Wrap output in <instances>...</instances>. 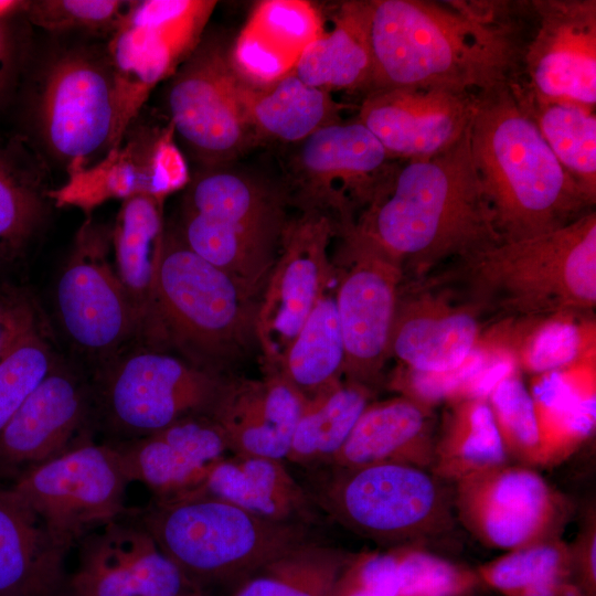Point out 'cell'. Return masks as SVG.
Listing matches in <instances>:
<instances>
[{"mask_svg":"<svg viewBox=\"0 0 596 596\" xmlns=\"http://www.w3.org/2000/svg\"><path fill=\"white\" fill-rule=\"evenodd\" d=\"M567 316L553 317L538 329L523 351V364L533 372H546L567 365L577 358L581 336Z\"/></svg>","mask_w":596,"mask_h":596,"instance_id":"cell-48","label":"cell"},{"mask_svg":"<svg viewBox=\"0 0 596 596\" xmlns=\"http://www.w3.org/2000/svg\"><path fill=\"white\" fill-rule=\"evenodd\" d=\"M230 47L220 39H202L168 91L170 124L203 168L230 164L258 142Z\"/></svg>","mask_w":596,"mask_h":596,"instance_id":"cell-11","label":"cell"},{"mask_svg":"<svg viewBox=\"0 0 596 596\" xmlns=\"http://www.w3.org/2000/svg\"><path fill=\"white\" fill-rule=\"evenodd\" d=\"M86 408L84 386L53 366L0 432V476H20L71 448Z\"/></svg>","mask_w":596,"mask_h":596,"instance_id":"cell-26","label":"cell"},{"mask_svg":"<svg viewBox=\"0 0 596 596\" xmlns=\"http://www.w3.org/2000/svg\"><path fill=\"white\" fill-rule=\"evenodd\" d=\"M180 596H207V595H205V594H204L203 592H201V590H196V589H195V590L188 592V593H185V594H183V595H180Z\"/></svg>","mask_w":596,"mask_h":596,"instance_id":"cell-53","label":"cell"},{"mask_svg":"<svg viewBox=\"0 0 596 596\" xmlns=\"http://www.w3.org/2000/svg\"><path fill=\"white\" fill-rule=\"evenodd\" d=\"M573 558L551 542H535L481 566L478 577L504 596L554 578L571 577Z\"/></svg>","mask_w":596,"mask_h":596,"instance_id":"cell-41","label":"cell"},{"mask_svg":"<svg viewBox=\"0 0 596 596\" xmlns=\"http://www.w3.org/2000/svg\"><path fill=\"white\" fill-rule=\"evenodd\" d=\"M350 557L312 539L263 564L228 596H326Z\"/></svg>","mask_w":596,"mask_h":596,"instance_id":"cell-38","label":"cell"},{"mask_svg":"<svg viewBox=\"0 0 596 596\" xmlns=\"http://www.w3.org/2000/svg\"><path fill=\"white\" fill-rule=\"evenodd\" d=\"M513 92L547 146L584 192L596 200L595 108L564 100H539L517 82Z\"/></svg>","mask_w":596,"mask_h":596,"instance_id":"cell-36","label":"cell"},{"mask_svg":"<svg viewBox=\"0 0 596 596\" xmlns=\"http://www.w3.org/2000/svg\"><path fill=\"white\" fill-rule=\"evenodd\" d=\"M468 301L481 311L561 317L596 306V212L541 235L501 242L459 262Z\"/></svg>","mask_w":596,"mask_h":596,"instance_id":"cell-4","label":"cell"},{"mask_svg":"<svg viewBox=\"0 0 596 596\" xmlns=\"http://www.w3.org/2000/svg\"><path fill=\"white\" fill-rule=\"evenodd\" d=\"M55 596H78L75 592H73L68 585L65 586L64 589H62L57 595Z\"/></svg>","mask_w":596,"mask_h":596,"instance_id":"cell-52","label":"cell"},{"mask_svg":"<svg viewBox=\"0 0 596 596\" xmlns=\"http://www.w3.org/2000/svg\"><path fill=\"white\" fill-rule=\"evenodd\" d=\"M343 237V273L334 290L342 332L347 380L369 386L390 358V339L402 267L353 233Z\"/></svg>","mask_w":596,"mask_h":596,"instance_id":"cell-14","label":"cell"},{"mask_svg":"<svg viewBox=\"0 0 596 596\" xmlns=\"http://www.w3.org/2000/svg\"><path fill=\"white\" fill-rule=\"evenodd\" d=\"M188 492L225 500L273 521L310 525L316 520V504L310 494L280 459L227 455L210 469L196 488Z\"/></svg>","mask_w":596,"mask_h":596,"instance_id":"cell-29","label":"cell"},{"mask_svg":"<svg viewBox=\"0 0 596 596\" xmlns=\"http://www.w3.org/2000/svg\"><path fill=\"white\" fill-rule=\"evenodd\" d=\"M492 409L507 450L528 459L542 460V441L535 405L523 382L511 373L491 391Z\"/></svg>","mask_w":596,"mask_h":596,"instance_id":"cell-44","label":"cell"},{"mask_svg":"<svg viewBox=\"0 0 596 596\" xmlns=\"http://www.w3.org/2000/svg\"><path fill=\"white\" fill-rule=\"evenodd\" d=\"M394 550L351 555L326 596H397Z\"/></svg>","mask_w":596,"mask_h":596,"instance_id":"cell-47","label":"cell"},{"mask_svg":"<svg viewBox=\"0 0 596 596\" xmlns=\"http://www.w3.org/2000/svg\"><path fill=\"white\" fill-rule=\"evenodd\" d=\"M372 70L366 1H347L336 11L333 28L305 49L292 72L304 83L327 92L361 89L368 93Z\"/></svg>","mask_w":596,"mask_h":596,"instance_id":"cell-32","label":"cell"},{"mask_svg":"<svg viewBox=\"0 0 596 596\" xmlns=\"http://www.w3.org/2000/svg\"><path fill=\"white\" fill-rule=\"evenodd\" d=\"M540 425L542 460L583 440L595 424V395L558 373H550L531 394Z\"/></svg>","mask_w":596,"mask_h":596,"instance_id":"cell-40","label":"cell"},{"mask_svg":"<svg viewBox=\"0 0 596 596\" xmlns=\"http://www.w3.org/2000/svg\"><path fill=\"white\" fill-rule=\"evenodd\" d=\"M395 162L358 119L339 121L298 143L286 182L304 211L328 215L339 233L354 224L355 211L366 206Z\"/></svg>","mask_w":596,"mask_h":596,"instance_id":"cell-12","label":"cell"},{"mask_svg":"<svg viewBox=\"0 0 596 596\" xmlns=\"http://www.w3.org/2000/svg\"><path fill=\"white\" fill-rule=\"evenodd\" d=\"M175 356L138 351L109 373L104 401L111 423L137 438L193 414H209L223 385Z\"/></svg>","mask_w":596,"mask_h":596,"instance_id":"cell-15","label":"cell"},{"mask_svg":"<svg viewBox=\"0 0 596 596\" xmlns=\"http://www.w3.org/2000/svg\"><path fill=\"white\" fill-rule=\"evenodd\" d=\"M510 596H586L577 582L570 577L554 578L542 582Z\"/></svg>","mask_w":596,"mask_h":596,"instance_id":"cell-50","label":"cell"},{"mask_svg":"<svg viewBox=\"0 0 596 596\" xmlns=\"http://www.w3.org/2000/svg\"><path fill=\"white\" fill-rule=\"evenodd\" d=\"M53 366L47 345L25 324L0 355V432Z\"/></svg>","mask_w":596,"mask_h":596,"instance_id":"cell-42","label":"cell"},{"mask_svg":"<svg viewBox=\"0 0 596 596\" xmlns=\"http://www.w3.org/2000/svg\"><path fill=\"white\" fill-rule=\"evenodd\" d=\"M44 168L23 135L0 134V257L19 253L38 232L44 214Z\"/></svg>","mask_w":596,"mask_h":596,"instance_id":"cell-33","label":"cell"},{"mask_svg":"<svg viewBox=\"0 0 596 596\" xmlns=\"http://www.w3.org/2000/svg\"><path fill=\"white\" fill-rule=\"evenodd\" d=\"M29 111L40 141L67 170L108 152L116 113L107 55L84 49L55 55L39 74Z\"/></svg>","mask_w":596,"mask_h":596,"instance_id":"cell-9","label":"cell"},{"mask_svg":"<svg viewBox=\"0 0 596 596\" xmlns=\"http://www.w3.org/2000/svg\"><path fill=\"white\" fill-rule=\"evenodd\" d=\"M337 233L334 222L317 211L305 210L288 221L256 315V342L266 373L276 372L285 351L330 289L334 275L328 249Z\"/></svg>","mask_w":596,"mask_h":596,"instance_id":"cell-13","label":"cell"},{"mask_svg":"<svg viewBox=\"0 0 596 596\" xmlns=\"http://www.w3.org/2000/svg\"><path fill=\"white\" fill-rule=\"evenodd\" d=\"M107 58L115 89L117 148L152 88L174 75L190 54L179 28L138 1L111 34Z\"/></svg>","mask_w":596,"mask_h":596,"instance_id":"cell-22","label":"cell"},{"mask_svg":"<svg viewBox=\"0 0 596 596\" xmlns=\"http://www.w3.org/2000/svg\"><path fill=\"white\" fill-rule=\"evenodd\" d=\"M258 304L234 278L189 249L179 234L164 232L145 321L160 323L195 362L232 359L256 341Z\"/></svg>","mask_w":596,"mask_h":596,"instance_id":"cell-7","label":"cell"},{"mask_svg":"<svg viewBox=\"0 0 596 596\" xmlns=\"http://www.w3.org/2000/svg\"><path fill=\"white\" fill-rule=\"evenodd\" d=\"M132 3L123 0L25 1L24 17L29 23L46 31L113 34L127 17Z\"/></svg>","mask_w":596,"mask_h":596,"instance_id":"cell-43","label":"cell"},{"mask_svg":"<svg viewBox=\"0 0 596 596\" xmlns=\"http://www.w3.org/2000/svg\"><path fill=\"white\" fill-rule=\"evenodd\" d=\"M163 235L162 199L138 194L124 200L113 232L117 276L140 323L148 313Z\"/></svg>","mask_w":596,"mask_h":596,"instance_id":"cell-35","label":"cell"},{"mask_svg":"<svg viewBox=\"0 0 596 596\" xmlns=\"http://www.w3.org/2000/svg\"><path fill=\"white\" fill-rule=\"evenodd\" d=\"M345 352L334 291L328 289L285 351L276 370L305 397L339 382Z\"/></svg>","mask_w":596,"mask_h":596,"instance_id":"cell-37","label":"cell"},{"mask_svg":"<svg viewBox=\"0 0 596 596\" xmlns=\"http://www.w3.org/2000/svg\"><path fill=\"white\" fill-rule=\"evenodd\" d=\"M491 360L485 349L477 347L458 368L450 371L419 372L401 366L392 385L403 396L427 406L444 398H459Z\"/></svg>","mask_w":596,"mask_h":596,"instance_id":"cell-46","label":"cell"},{"mask_svg":"<svg viewBox=\"0 0 596 596\" xmlns=\"http://www.w3.org/2000/svg\"><path fill=\"white\" fill-rule=\"evenodd\" d=\"M24 326L25 320L21 318V315L2 312L0 310V355L6 351Z\"/></svg>","mask_w":596,"mask_h":596,"instance_id":"cell-51","label":"cell"},{"mask_svg":"<svg viewBox=\"0 0 596 596\" xmlns=\"http://www.w3.org/2000/svg\"><path fill=\"white\" fill-rule=\"evenodd\" d=\"M535 30L517 81L539 100L596 106V1H530Z\"/></svg>","mask_w":596,"mask_h":596,"instance_id":"cell-16","label":"cell"},{"mask_svg":"<svg viewBox=\"0 0 596 596\" xmlns=\"http://www.w3.org/2000/svg\"><path fill=\"white\" fill-rule=\"evenodd\" d=\"M83 232L56 285L62 326L81 349L105 354L120 347L140 323L117 274L99 253L102 242Z\"/></svg>","mask_w":596,"mask_h":596,"instance_id":"cell-20","label":"cell"},{"mask_svg":"<svg viewBox=\"0 0 596 596\" xmlns=\"http://www.w3.org/2000/svg\"><path fill=\"white\" fill-rule=\"evenodd\" d=\"M286 199L283 185L256 172L203 168L188 182L179 236L259 300L288 224Z\"/></svg>","mask_w":596,"mask_h":596,"instance_id":"cell-5","label":"cell"},{"mask_svg":"<svg viewBox=\"0 0 596 596\" xmlns=\"http://www.w3.org/2000/svg\"><path fill=\"white\" fill-rule=\"evenodd\" d=\"M369 386L341 380L305 398L286 459L327 465L340 450L370 404Z\"/></svg>","mask_w":596,"mask_h":596,"instance_id":"cell-34","label":"cell"},{"mask_svg":"<svg viewBox=\"0 0 596 596\" xmlns=\"http://www.w3.org/2000/svg\"><path fill=\"white\" fill-rule=\"evenodd\" d=\"M438 450L441 466L464 477L502 466L508 450L487 400H456Z\"/></svg>","mask_w":596,"mask_h":596,"instance_id":"cell-39","label":"cell"},{"mask_svg":"<svg viewBox=\"0 0 596 596\" xmlns=\"http://www.w3.org/2000/svg\"><path fill=\"white\" fill-rule=\"evenodd\" d=\"M482 311L448 290L405 280L390 339V358L419 372L458 368L478 347Z\"/></svg>","mask_w":596,"mask_h":596,"instance_id":"cell-19","label":"cell"},{"mask_svg":"<svg viewBox=\"0 0 596 596\" xmlns=\"http://www.w3.org/2000/svg\"><path fill=\"white\" fill-rule=\"evenodd\" d=\"M173 134L170 123L167 127H140L97 164L67 170L68 182L55 196L83 205L138 194L163 200L189 182Z\"/></svg>","mask_w":596,"mask_h":596,"instance_id":"cell-21","label":"cell"},{"mask_svg":"<svg viewBox=\"0 0 596 596\" xmlns=\"http://www.w3.org/2000/svg\"><path fill=\"white\" fill-rule=\"evenodd\" d=\"M78 544V565L67 581L78 596H180L195 590L140 521L119 518Z\"/></svg>","mask_w":596,"mask_h":596,"instance_id":"cell-18","label":"cell"},{"mask_svg":"<svg viewBox=\"0 0 596 596\" xmlns=\"http://www.w3.org/2000/svg\"><path fill=\"white\" fill-rule=\"evenodd\" d=\"M329 467L306 489L317 508L352 532L396 544L414 539L441 515L440 487L417 465Z\"/></svg>","mask_w":596,"mask_h":596,"instance_id":"cell-8","label":"cell"},{"mask_svg":"<svg viewBox=\"0 0 596 596\" xmlns=\"http://www.w3.org/2000/svg\"><path fill=\"white\" fill-rule=\"evenodd\" d=\"M305 395L277 373L223 382L207 415L221 427L231 454L285 460Z\"/></svg>","mask_w":596,"mask_h":596,"instance_id":"cell-25","label":"cell"},{"mask_svg":"<svg viewBox=\"0 0 596 596\" xmlns=\"http://www.w3.org/2000/svg\"><path fill=\"white\" fill-rule=\"evenodd\" d=\"M397 562V596H461L480 581L478 575L435 555L394 549Z\"/></svg>","mask_w":596,"mask_h":596,"instance_id":"cell-45","label":"cell"},{"mask_svg":"<svg viewBox=\"0 0 596 596\" xmlns=\"http://www.w3.org/2000/svg\"><path fill=\"white\" fill-rule=\"evenodd\" d=\"M430 425L428 406L409 397L401 395L370 403L343 446L324 466L415 465L428 446Z\"/></svg>","mask_w":596,"mask_h":596,"instance_id":"cell-30","label":"cell"},{"mask_svg":"<svg viewBox=\"0 0 596 596\" xmlns=\"http://www.w3.org/2000/svg\"><path fill=\"white\" fill-rule=\"evenodd\" d=\"M243 103L258 141L299 143L317 130L341 121L329 92L304 83L294 72L266 86L243 81Z\"/></svg>","mask_w":596,"mask_h":596,"instance_id":"cell-31","label":"cell"},{"mask_svg":"<svg viewBox=\"0 0 596 596\" xmlns=\"http://www.w3.org/2000/svg\"><path fill=\"white\" fill-rule=\"evenodd\" d=\"M70 550L11 488L0 489V596H55Z\"/></svg>","mask_w":596,"mask_h":596,"instance_id":"cell-28","label":"cell"},{"mask_svg":"<svg viewBox=\"0 0 596 596\" xmlns=\"http://www.w3.org/2000/svg\"><path fill=\"white\" fill-rule=\"evenodd\" d=\"M141 524L192 586L231 588L269 560L310 538L309 524L255 515L225 500L180 493L158 498Z\"/></svg>","mask_w":596,"mask_h":596,"instance_id":"cell-6","label":"cell"},{"mask_svg":"<svg viewBox=\"0 0 596 596\" xmlns=\"http://www.w3.org/2000/svg\"><path fill=\"white\" fill-rule=\"evenodd\" d=\"M316 6L304 0L259 2L230 47L238 76L266 86L294 71L305 49L321 33Z\"/></svg>","mask_w":596,"mask_h":596,"instance_id":"cell-27","label":"cell"},{"mask_svg":"<svg viewBox=\"0 0 596 596\" xmlns=\"http://www.w3.org/2000/svg\"><path fill=\"white\" fill-rule=\"evenodd\" d=\"M477 94L418 86L370 91L359 109L362 123L394 160L435 157L468 130Z\"/></svg>","mask_w":596,"mask_h":596,"instance_id":"cell-17","label":"cell"},{"mask_svg":"<svg viewBox=\"0 0 596 596\" xmlns=\"http://www.w3.org/2000/svg\"><path fill=\"white\" fill-rule=\"evenodd\" d=\"M460 505L486 543L512 551L535 542L554 515L545 481L525 468H496L464 477Z\"/></svg>","mask_w":596,"mask_h":596,"instance_id":"cell-23","label":"cell"},{"mask_svg":"<svg viewBox=\"0 0 596 596\" xmlns=\"http://www.w3.org/2000/svg\"><path fill=\"white\" fill-rule=\"evenodd\" d=\"M505 1H366L370 91L480 93L517 82L528 42Z\"/></svg>","mask_w":596,"mask_h":596,"instance_id":"cell-1","label":"cell"},{"mask_svg":"<svg viewBox=\"0 0 596 596\" xmlns=\"http://www.w3.org/2000/svg\"><path fill=\"white\" fill-rule=\"evenodd\" d=\"M25 1L8 8L0 2V110L13 99L28 61Z\"/></svg>","mask_w":596,"mask_h":596,"instance_id":"cell-49","label":"cell"},{"mask_svg":"<svg viewBox=\"0 0 596 596\" xmlns=\"http://www.w3.org/2000/svg\"><path fill=\"white\" fill-rule=\"evenodd\" d=\"M128 483L114 446L85 441L25 470L11 489L70 550L121 517Z\"/></svg>","mask_w":596,"mask_h":596,"instance_id":"cell-10","label":"cell"},{"mask_svg":"<svg viewBox=\"0 0 596 596\" xmlns=\"http://www.w3.org/2000/svg\"><path fill=\"white\" fill-rule=\"evenodd\" d=\"M469 143L502 242L552 232L593 211L596 200L561 166L512 83L477 93Z\"/></svg>","mask_w":596,"mask_h":596,"instance_id":"cell-3","label":"cell"},{"mask_svg":"<svg viewBox=\"0 0 596 596\" xmlns=\"http://www.w3.org/2000/svg\"><path fill=\"white\" fill-rule=\"evenodd\" d=\"M349 231L422 279L501 243L476 170L469 128L448 150L395 163ZM343 232V231H342Z\"/></svg>","mask_w":596,"mask_h":596,"instance_id":"cell-2","label":"cell"},{"mask_svg":"<svg viewBox=\"0 0 596 596\" xmlns=\"http://www.w3.org/2000/svg\"><path fill=\"white\" fill-rule=\"evenodd\" d=\"M114 448L129 483L141 482L158 498L193 490L230 453L221 427L207 414L188 415Z\"/></svg>","mask_w":596,"mask_h":596,"instance_id":"cell-24","label":"cell"}]
</instances>
